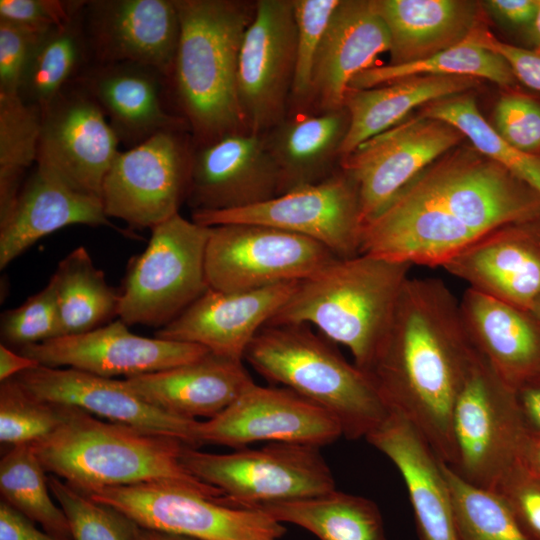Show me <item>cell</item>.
I'll list each match as a JSON object with an SVG mask.
<instances>
[{
	"label": "cell",
	"instance_id": "obj_40",
	"mask_svg": "<svg viewBox=\"0 0 540 540\" xmlns=\"http://www.w3.org/2000/svg\"><path fill=\"white\" fill-rule=\"evenodd\" d=\"M454 510L457 540H529L504 499L473 485L443 464Z\"/></svg>",
	"mask_w": 540,
	"mask_h": 540
},
{
	"label": "cell",
	"instance_id": "obj_37",
	"mask_svg": "<svg viewBox=\"0 0 540 540\" xmlns=\"http://www.w3.org/2000/svg\"><path fill=\"white\" fill-rule=\"evenodd\" d=\"M31 445L12 446L0 461L1 500L57 540H72L68 520L49 494L48 478Z\"/></svg>",
	"mask_w": 540,
	"mask_h": 540
},
{
	"label": "cell",
	"instance_id": "obj_53",
	"mask_svg": "<svg viewBox=\"0 0 540 540\" xmlns=\"http://www.w3.org/2000/svg\"><path fill=\"white\" fill-rule=\"evenodd\" d=\"M39 365L40 364L36 360L24 356L20 352L16 353L3 343L0 344L1 382L13 378L19 373L35 368Z\"/></svg>",
	"mask_w": 540,
	"mask_h": 540
},
{
	"label": "cell",
	"instance_id": "obj_29",
	"mask_svg": "<svg viewBox=\"0 0 540 540\" xmlns=\"http://www.w3.org/2000/svg\"><path fill=\"white\" fill-rule=\"evenodd\" d=\"M70 225L113 226L102 200L36 166L6 219L0 222V269L38 240Z\"/></svg>",
	"mask_w": 540,
	"mask_h": 540
},
{
	"label": "cell",
	"instance_id": "obj_25",
	"mask_svg": "<svg viewBox=\"0 0 540 540\" xmlns=\"http://www.w3.org/2000/svg\"><path fill=\"white\" fill-rule=\"evenodd\" d=\"M386 25L374 0H341L314 64L308 104L317 112L344 108L352 79L389 52Z\"/></svg>",
	"mask_w": 540,
	"mask_h": 540
},
{
	"label": "cell",
	"instance_id": "obj_43",
	"mask_svg": "<svg viewBox=\"0 0 540 540\" xmlns=\"http://www.w3.org/2000/svg\"><path fill=\"white\" fill-rule=\"evenodd\" d=\"M341 0H292L296 23V59L290 99L308 104L318 50L331 17Z\"/></svg>",
	"mask_w": 540,
	"mask_h": 540
},
{
	"label": "cell",
	"instance_id": "obj_9",
	"mask_svg": "<svg viewBox=\"0 0 540 540\" xmlns=\"http://www.w3.org/2000/svg\"><path fill=\"white\" fill-rule=\"evenodd\" d=\"M451 432L450 467L473 485L493 490L520 460L528 434L515 391L476 351L455 401Z\"/></svg>",
	"mask_w": 540,
	"mask_h": 540
},
{
	"label": "cell",
	"instance_id": "obj_32",
	"mask_svg": "<svg viewBox=\"0 0 540 540\" xmlns=\"http://www.w3.org/2000/svg\"><path fill=\"white\" fill-rule=\"evenodd\" d=\"M481 82L480 79L464 76L418 75L378 87L349 90L344 102L349 124L340 157H345L363 142L399 124L415 108L464 94Z\"/></svg>",
	"mask_w": 540,
	"mask_h": 540
},
{
	"label": "cell",
	"instance_id": "obj_1",
	"mask_svg": "<svg viewBox=\"0 0 540 540\" xmlns=\"http://www.w3.org/2000/svg\"><path fill=\"white\" fill-rule=\"evenodd\" d=\"M540 213V193L473 147L449 151L366 222L360 253L442 267L490 231Z\"/></svg>",
	"mask_w": 540,
	"mask_h": 540
},
{
	"label": "cell",
	"instance_id": "obj_39",
	"mask_svg": "<svg viewBox=\"0 0 540 540\" xmlns=\"http://www.w3.org/2000/svg\"><path fill=\"white\" fill-rule=\"evenodd\" d=\"M41 109L0 94V222L11 212L26 170L36 164Z\"/></svg>",
	"mask_w": 540,
	"mask_h": 540
},
{
	"label": "cell",
	"instance_id": "obj_3",
	"mask_svg": "<svg viewBox=\"0 0 540 540\" xmlns=\"http://www.w3.org/2000/svg\"><path fill=\"white\" fill-rule=\"evenodd\" d=\"M180 37L169 79L194 145L248 131L237 89L243 36L255 2L175 0Z\"/></svg>",
	"mask_w": 540,
	"mask_h": 540
},
{
	"label": "cell",
	"instance_id": "obj_13",
	"mask_svg": "<svg viewBox=\"0 0 540 540\" xmlns=\"http://www.w3.org/2000/svg\"><path fill=\"white\" fill-rule=\"evenodd\" d=\"M202 226L256 224L320 242L339 258L360 254L363 220L358 188L343 170L325 180L278 195L254 206L192 212Z\"/></svg>",
	"mask_w": 540,
	"mask_h": 540
},
{
	"label": "cell",
	"instance_id": "obj_46",
	"mask_svg": "<svg viewBox=\"0 0 540 540\" xmlns=\"http://www.w3.org/2000/svg\"><path fill=\"white\" fill-rule=\"evenodd\" d=\"M529 540H540V477L520 460L499 480L495 488Z\"/></svg>",
	"mask_w": 540,
	"mask_h": 540
},
{
	"label": "cell",
	"instance_id": "obj_54",
	"mask_svg": "<svg viewBox=\"0 0 540 540\" xmlns=\"http://www.w3.org/2000/svg\"><path fill=\"white\" fill-rule=\"evenodd\" d=\"M520 461L540 477V436L527 435Z\"/></svg>",
	"mask_w": 540,
	"mask_h": 540
},
{
	"label": "cell",
	"instance_id": "obj_36",
	"mask_svg": "<svg viewBox=\"0 0 540 540\" xmlns=\"http://www.w3.org/2000/svg\"><path fill=\"white\" fill-rule=\"evenodd\" d=\"M418 75L472 77L509 89L517 83L509 65L501 56L466 38L458 45L417 62L369 68L352 79L349 90L378 87Z\"/></svg>",
	"mask_w": 540,
	"mask_h": 540
},
{
	"label": "cell",
	"instance_id": "obj_56",
	"mask_svg": "<svg viewBox=\"0 0 540 540\" xmlns=\"http://www.w3.org/2000/svg\"><path fill=\"white\" fill-rule=\"evenodd\" d=\"M532 312L540 319V302L535 306Z\"/></svg>",
	"mask_w": 540,
	"mask_h": 540
},
{
	"label": "cell",
	"instance_id": "obj_50",
	"mask_svg": "<svg viewBox=\"0 0 540 540\" xmlns=\"http://www.w3.org/2000/svg\"><path fill=\"white\" fill-rule=\"evenodd\" d=\"M485 4L502 21L520 29L530 45V33L538 9V0H489Z\"/></svg>",
	"mask_w": 540,
	"mask_h": 540
},
{
	"label": "cell",
	"instance_id": "obj_22",
	"mask_svg": "<svg viewBox=\"0 0 540 540\" xmlns=\"http://www.w3.org/2000/svg\"><path fill=\"white\" fill-rule=\"evenodd\" d=\"M442 268L472 289L533 311L540 302V213L490 231Z\"/></svg>",
	"mask_w": 540,
	"mask_h": 540
},
{
	"label": "cell",
	"instance_id": "obj_19",
	"mask_svg": "<svg viewBox=\"0 0 540 540\" xmlns=\"http://www.w3.org/2000/svg\"><path fill=\"white\" fill-rule=\"evenodd\" d=\"M82 22L91 63H139L170 79L180 37L175 0L86 1Z\"/></svg>",
	"mask_w": 540,
	"mask_h": 540
},
{
	"label": "cell",
	"instance_id": "obj_10",
	"mask_svg": "<svg viewBox=\"0 0 540 540\" xmlns=\"http://www.w3.org/2000/svg\"><path fill=\"white\" fill-rule=\"evenodd\" d=\"M112 506L142 529L197 540H280L284 524L258 509L238 508L167 483L109 486L82 492Z\"/></svg>",
	"mask_w": 540,
	"mask_h": 540
},
{
	"label": "cell",
	"instance_id": "obj_57",
	"mask_svg": "<svg viewBox=\"0 0 540 540\" xmlns=\"http://www.w3.org/2000/svg\"><path fill=\"white\" fill-rule=\"evenodd\" d=\"M140 540H148L144 535L143 529H142V532H141Z\"/></svg>",
	"mask_w": 540,
	"mask_h": 540
},
{
	"label": "cell",
	"instance_id": "obj_16",
	"mask_svg": "<svg viewBox=\"0 0 540 540\" xmlns=\"http://www.w3.org/2000/svg\"><path fill=\"white\" fill-rule=\"evenodd\" d=\"M296 59L292 0H258L242 40L237 89L248 131L279 124L291 96Z\"/></svg>",
	"mask_w": 540,
	"mask_h": 540
},
{
	"label": "cell",
	"instance_id": "obj_41",
	"mask_svg": "<svg viewBox=\"0 0 540 540\" xmlns=\"http://www.w3.org/2000/svg\"><path fill=\"white\" fill-rule=\"evenodd\" d=\"M68 406L42 401L14 377L0 385V441L17 446L33 444L56 431L66 419Z\"/></svg>",
	"mask_w": 540,
	"mask_h": 540
},
{
	"label": "cell",
	"instance_id": "obj_21",
	"mask_svg": "<svg viewBox=\"0 0 540 540\" xmlns=\"http://www.w3.org/2000/svg\"><path fill=\"white\" fill-rule=\"evenodd\" d=\"M14 378L42 401L78 407L109 422L177 438L195 448L200 446L198 420L178 417L152 406L127 389L121 380L74 368L42 365Z\"/></svg>",
	"mask_w": 540,
	"mask_h": 540
},
{
	"label": "cell",
	"instance_id": "obj_33",
	"mask_svg": "<svg viewBox=\"0 0 540 540\" xmlns=\"http://www.w3.org/2000/svg\"><path fill=\"white\" fill-rule=\"evenodd\" d=\"M274 520L299 526L319 540H387L381 512L372 500L338 490L297 500L262 504Z\"/></svg>",
	"mask_w": 540,
	"mask_h": 540
},
{
	"label": "cell",
	"instance_id": "obj_24",
	"mask_svg": "<svg viewBox=\"0 0 540 540\" xmlns=\"http://www.w3.org/2000/svg\"><path fill=\"white\" fill-rule=\"evenodd\" d=\"M77 79L127 149L163 131L189 130L186 120L167 108L169 79L153 67L133 62L91 63Z\"/></svg>",
	"mask_w": 540,
	"mask_h": 540
},
{
	"label": "cell",
	"instance_id": "obj_6",
	"mask_svg": "<svg viewBox=\"0 0 540 540\" xmlns=\"http://www.w3.org/2000/svg\"><path fill=\"white\" fill-rule=\"evenodd\" d=\"M243 361L266 380L328 411L347 439L365 438L389 414L369 377L310 326L265 325Z\"/></svg>",
	"mask_w": 540,
	"mask_h": 540
},
{
	"label": "cell",
	"instance_id": "obj_49",
	"mask_svg": "<svg viewBox=\"0 0 540 540\" xmlns=\"http://www.w3.org/2000/svg\"><path fill=\"white\" fill-rule=\"evenodd\" d=\"M467 39L501 56L517 82L540 93V50L501 41L480 25L474 28Z\"/></svg>",
	"mask_w": 540,
	"mask_h": 540
},
{
	"label": "cell",
	"instance_id": "obj_48",
	"mask_svg": "<svg viewBox=\"0 0 540 540\" xmlns=\"http://www.w3.org/2000/svg\"><path fill=\"white\" fill-rule=\"evenodd\" d=\"M42 33L0 20V94L19 95L25 68Z\"/></svg>",
	"mask_w": 540,
	"mask_h": 540
},
{
	"label": "cell",
	"instance_id": "obj_23",
	"mask_svg": "<svg viewBox=\"0 0 540 540\" xmlns=\"http://www.w3.org/2000/svg\"><path fill=\"white\" fill-rule=\"evenodd\" d=\"M298 281L245 292L208 289L155 337L192 343L209 352L243 360L259 330L290 298Z\"/></svg>",
	"mask_w": 540,
	"mask_h": 540
},
{
	"label": "cell",
	"instance_id": "obj_38",
	"mask_svg": "<svg viewBox=\"0 0 540 540\" xmlns=\"http://www.w3.org/2000/svg\"><path fill=\"white\" fill-rule=\"evenodd\" d=\"M418 115L449 123L478 152L501 164L540 193V155L522 152L504 140L483 117L470 94L429 103L422 107Z\"/></svg>",
	"mask_w": 540,
	"mask_h": 540
},
{
	"label": "cell",
	"instance_id": "obj_18",
	"mask_svg": "<svg viewBox=\"0 0 540 540\" xmlns=\"http://www.w3.org/2000/svg\"><path fill=\"white\" fill-rule=\"evenodd\" d=\"M19 352L42 366H67L106 378L162 371L209 353L197 344L136 335L119 318L86 333L25 346Z\"/></svg>",
	"mask_w": 540,
	"mask_h": 540
},
{
	"label": "cell",
	"instance_id": "obj_15",
	"mask_svg": "<svg viewBox=\"0 0 540 540\" xmlns=\"http://www.w3.org/2000/svg\"><path fill=\"white\" fill-rule=\"evenodd\" d=\"M465 137L440 119H405L341 158L340 169L358 188L363 225L409 183Z\"/></svg>",
	"mask_w": 540,
	"mask_h": 540
},
{
	"label": "cell",
	"instance_id": "obj_47",
	"mask_svg": "<svg viewBox=\"0 0 540 540\" xmlns=\"http://www.w3.org/2000/svg\"><path fill=\"white\" fill-rule=\"evenodd\" d=\"M85 3L83 0H0V20L45 32L74 19Z\"/></svg>",
	"mask_w": 540,
	"mask_h": 540
},
{
	"label": "cell",
	"instance_id": "obj_31",
	"mask_svg": "<svg viewBox=\"0 0 540 540\" xmlns=\"http://www.w3.org/2000/svg\"><path fill=\"white\" fill-rule=\"evenodd\" d=\"M349 124L345 108L303 112L284 119L264 133L279 175V195L319 183L333 166Z\"/></svg>",
	"mask_w": 540,
	"mask_h": 540
},
{
	"label": "cell",
	"instance_id": "obj_44",
	"mask_svg": "<svg viewBox=\"0 0 540 540\" xmlns=\"http://www.w3.org/2000/svg\"><path fill=\"white\" fill-rule=\"evenodd\" d=\"M2 343L19 349L61 336L55 286L48 284L20 306L1 315Z\"/></svg>",
	"mask_w": 540,
	"mask_h": 540
},
{
	"label": "cell",
	"instance_id": "obj_34",
	"mask_svg": "<svg viewBox=\"0 0 540 540\" xmlns=\"http://www.w3.org/2000/svg\"><path fill=\"white\" fill-rule=\"evenodd\" d=\"M50 279L55 286L61 336L86 333L118 317L119 291L107 283L84 246L66 255Z\"/></svg>",
	"mask_w": 540,
	"mask_h": 540
},
{
	"label": "cell",
	"instance_id": "obj_11",
	"mask_svg": "<svg viewBox=\"0 0 540 540\" xmlns=\"http://www.w3.org/2000/svg\"><path fill=\"white\" fill-rule=\"evenodd\" d=\"M337 257L308 237L256 224L210 227L205 253L209 289L245 292L300 281Z\"/></svg>",
	"mask_w": 540,
	"mask_h": 540
},
{
	"label": "cell",
	"instance_id": "obj_52",
	"mask_svg": "<svg viewBox=\"0 0 540 540\" xmlns=\"http://www.w3.org/2000/svg\"><path fill=\"white\" fill-rule=\"evenodd\" d=\"M514 391L527 434L540 436V374L525 381Z\"/></svg>",
	"mask_w": 540,
	"mask_h": 540
},
{
	"label": "cell",
	"instance_id": "obj_27",
	"mask_svg": "<svg viewBox=\"0 0 540 540\" xmlns=\"http://www.w3.org/2000/svg\"><path fill=\"white\" fill-rule=\"evenodd\" d=\"M121 381L152 406L191 420L216 417L254 383L243 360L211 352L190 363Z\"/></svg>",
	"mask_w": 540,
	"mask_h": 540
},
{
	"label": "cell",
	"instance_id": "obj_20",
	"mask_svg": "<svg viewBox=\"0 0 540 540\" xmlns=\"http://www.w3.org/2000/svg\"><path fill=\"white\" fill-rule=\"evenodd\" d=\"M278 195V170L264 134L240 131L194 145L185 201L192 212L241 209Z\"/></svg>",
	"mask_w": 540,
	"mask_h": 540
},
{
	"label": "cell",
	"instance_id": "obj_14",
	"mask_svg": "<svg viewBox=\"0 0 540 540\" xmlns=\"http://www.w3.org/2000/svg\"><path fill=\"white\" fill-rule=\"evenodd\" d=\"M119 143L99 104L76 79L41 108L36 166L101 199Z\"/></svg>",
	"mask_w": 540,
	"mask_h": 540
},
{
	"label": "cell",
	"instance_id": "obj_51",
	"mask_svg": "<svg viewBox=\"0 0 540 540\" xmlns=\"http://www.w3.org/2000/svg\"><path fill=\"white\" fill-rule=\"evenodd\" d=\"M0 540H57L45 531H40L35 522L11 507L0 502Z\"/></svg>",
	"mask_w": 540,
	"mask_h": 540
},
{
	"label": "cell",
	"instance_id": "obj_45",
	"mask_svg": "<svg viewBox=\"0 0 540 540\" xmlns=\"http://www.w3.org/2000/svg\"><path fill=\"white\" fill-rule=\"evenodd\" d=\"M496 132L522 152L540 155V99L518 91L504 94L494 109Z\"/></svg>",
	"mask_w": 540,
	"mask_h": 540
},
{
	"label": "cell",
	"instance_id": "obj_7",
	"mask_svg": "<svg viewBox=\"0 0 540 540\" xmlns=\"http://www.w3.org/2000/svg\"><path fill=\"white\" fill-rule=\"evenodd\" d=\"M151 232L147 247L127 268L118 318L128 326L160 329L209 289L205 253L210 227L176 214Z\"/></svg>",
	"mask_w": 540,
	"mask_h": 540
},
{
	"label": "cell",
	"instance_id": "obj_42",
	"mask_svg": "<svg viewBox=\"0 0 540 540\" xmlns=\"http://www.w3.org/2000/svg\"><path fill=\"white\" fill-rule=\"evenodd\" d=\"M48 486L68 520L72 540H140L142 528L116 508L92 500L55 475L48 477Z\"/></svg>",
	"mask_w": 540,
	"mask_h": 540
},
{
	"label": "cell",
	"instance_id": "obj_2",
	"mask_svg": "<svg viewBox=\"0 0 540 540\" xmlns=\"http://www.w3.org/2000/svg\"><path fill=\"white\" fill-rule=\"evenodd\" d=\"M474 354L445 282L409 277L363 371L388 411L409 420L449 466L452 412Z\"/></svg>",
	"mask_w": 540,
	"mask_h": 540
},
{
	"label": "cell",
	"instance_id": "obj_17",
	"mask_svg": "<svg viewBox=\"0 0 540 540\" xmlns=\"http://www.w3.org/2000/svg\"><path fill=\"white\" fill-rule=\"evenodd\" d=\"M197 433L200 446L236 449L264 441L321 447L343 436L337 419L317 404L286 387L255 382L219 415L199 421Z\"/></svg>",
	"mask_w": 540,
	"mask_h": 540
},
{
	"label": "cell",
	"instance_id": "obj_8",
	"mask_svg": "<svg viewBox=\"0 0 540 540\" xmlns=\"http://www.w3.org/2000/svg\"><path fill=\"white\" fill-rule=\"evenodd\" d=\"M181 463L196 478L220 489L221 502L238 508L314 497L336 489L320 447L268 443L227 454L185 445Z\"/></svg>",
	"mask_w": 540,
	"mask_h": 540
},
{
	"label": "cell",
	"instance_id": "obj_5",
	"mask_svg": "<svg viewBox=\"0 0 540 540\" xmlns=\"http://www.w3.org/2000/svg\"><path fill=\"white\" fill-rule=\"evenodd\" d=\"M412 265L358 254L337 258L297 282L268 324L315 327L349 349L362 371L390 320Z\"/></svg>",
	"mask_w": 540,
	"mask_h": 540
},
{
	"label": "cell",
	"instance_id": "obj_35",
	"mask_svg": "<svg viewBox=\"0 0 540 540\" xmlns=\"http://www.w3.org/2000/svg\"><path fill=\"white\" fill-rule=\"evenodd\" d=\"M91 62L81 11L71 21L40 35L25 68L19 95L24 102L41 109Z\"/></svg>",
	"mask_w": 540,
	"mask_h": 540
},
{
	"label": "cell",
	"instance_id": "obj_12",
	"mask_svg": "<svg viewBox=\"0 0 540 540\" xmlns=\"http://www.w3.org/2000/svg\"><path fill=\"white\" fill-rule=\"evenodd\" d=\"M194 144L185 131H163L120 151L102 186L108 218L136 229L168 220L186 201Z\"/></svg>",
	"mask_w": 540,
	"mask_h": 540
},
{
	"label": "cell",
	"instance_id": "obj_55",
	"mask_svg": "<svg viewBox=\"0 0 540 540\" xmlns=\"http://www.w3.org/2000/svg\"><path fill=\"white\" fill-rule=\"evenodd\" d=\"M144 535L148 540H197L190 537H185L181 535L161 533L156 531H149L143 529Z\"/></svg>",
	"mask_w": 540,
	"mask_h": 540
},
{
	"label": "cell",
	"instance_id": "obj_30",
	"mask_svg": "<svg viewBox=\"0 0 540 540\" xmlns=\"http://www.w3.org/2000/svg\"><path fill=\"white\" fill-rule=\"evenodd\" d=\"M390 39L389 65L417 62L463 42L479 25L467 0H374Z\"/></svg>",
	"mask_w": 540,
	"mask_h": 540
},
{
	"label": "cell",
	"instance_id": "obj_28",
	"mask_svg": "<svg viewBox=\"0 0 540 540\" xmlns=\"http://www.w3.org/2000/svg\"><path fill=\"white\" fill-rule=\"evenodd\" d=\"M459 309L471 345L509 386L540 374V319L532 311L470 287Z\"/></svg>",
	"mask_w": 540,
	"mask_h": 540
},
{
	"label": "cell",
	"instance_id": "obj_26",
	"mask_svg": "<svg viewBox=\"0 0 540 540\" xmlns=\"http://www.w3.org/2000/svg\"><path fill=\"white\" fill-rule=\"evenodd\" d=\"M365 439L386 455L402 475L419 540H457L444 462L421 432L400 414L389 412Z\"/></svg>",
	"mask_w": 540,
	"mask_h": 540
},
{
	"label": "cell",
	"instance_id": "obj_4",
	"mask_svg": "<svg viewBox=\"0 0 540 540\" xmlns=\"http://www.w3.org/2000/svg\"><path fill=\"white\" fill-rule=\"evenodd\" d=\"M68 406L63 424L31 444L46 472L80 492L109 486L167 483L220 500L224 493L181 463L183 441L104 422Z\"/></svg>",
	"mask_w": 540,
	"mask_h": 540
}]
</instances>
